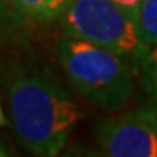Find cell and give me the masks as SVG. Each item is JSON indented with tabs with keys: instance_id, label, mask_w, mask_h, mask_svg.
<instances>
[{
	"instance_id": "obj_1",
	"label": "cell",
	"mask_w": 157,
	"mask_h": 157,
	"mask_svg": "<svg viewBox=\"0 0 157 157\" xmlns=\"http://www.w3.org/2000/svg\"><path fill=\"white\" fill-rule=\"evenodd\" d=\"M0 78L21 147L32 155H58L82 112L52 70L33 58H11L0 67Z\"/></svg>"
},
{
	"instance_id": "obj_2",
	"label": "cell",
	"mask_w": 157,
	"mask_h": 157,
	"mask_svg": "<svg viewBox=\"0 0 157 157\" xmlns=\"http://www.w3.org/2000/svg\"><path fill=\"white\" fill-rule=\"evenodd\" d=\"M56 56L68 84L98 110L119 112L133 100L138 77L117 54L63 35L58 40Z\"/></svg>"
},
{
	"instance_id": "obj_3",
	"label": "cell",
	"mask_w": 157,
	"mask_h": 157,
	"mask_svg": "<svg viewBox=\"0 0 157 157\" xmlns=\"http://www.w3.org/2000/svg\"><path fill=\"white\" fill-rule=\"evenodd\" d=\"M58 19L63 35L117 54L138 77L148 45L141 39L135 14L113 0H70Z\"/></svg>"
},
{
	"instance_id": "obj_4",
	"label": "cell",
	"mask_w": 157,
	"mask_h": 157,
	"mask_svg": "<svg viewBox=\"0 0 157 157\" xmlns=\"http://www.w3.org/2000/svg\"><path fill=\"white\" fill-rule=\"evenodd\" d=\"M94 138L103 155L157 157V103L147 100L96 122Z\"/></svg>"
},
{
	"instance_id": "obj_5",
	"label": "cell",
	"mask_w": 157,
	"mask_h": 157,
	"mask_svg": "<svg viewBox=\"0 0 157 157\" xmlns=\"http://www.w3.org/2000/svg\"><path fill=\"white\" fill-rule=\"evenodd\" d=\"M70 0H0V12L14 23H47L58 19Z\"/></svg>"
},
{
	"instance_id": "obj_6",
	"label": "cell",
	"mask_w": 157,
	"mask_h": 157,
	"mask_svg": "<svg viewBox=\"0 0 157 157\" xmlns=\"http://www.w3.org/2000/svg\"><path fill=\"white\" fill-rule=\"evenodd\" d=\"M138 80L148 100L157 103V42L148 45L138 70Z\"/></svg>"
},
{
	"instance_id": "obj_7",
	"label": "cell",
	"mask_w": 157,
	"mask_h": 157,
	"mask_svg": "<svg viewBox=\"0 0 157 157\" xmlns=\"http://www.w3.org/2000/svg\"><path fill=\"white\" fill-rule=\"evenodd\" d=\"M136 21L143 42L147 45H154L157 42V0H141Z\"/></svg>"
},
{
	"instance_id": "obj_8",
	"label": "cell",
	"mask_w": 157,
	"mask_h": 157,
	"mask_svg": "<svg viewBox=\"0 0 157 157\" xmlns=\"http://www.w3.org/2000/svg\"><path fill=\"white\" fill-rule=\"evenodd\" d=\"M113 2H117L119 6H122L126 11H129L131 14H135L138 12V7H140V2L141 0H113Z\"/></svg>"
},
{
	"instance_id": "obj_9",
	"label": "cell",
	"mask_w": 157,
	"mask_h": 157,
	"mask_svg": "<svg viewBox=\"0 0 157 157\" xmlns=\"http://www.w3.org/2000/svg\"><path fill=\"white\" fill-rule=\"evenodd\" d=\"M6 155H9V152H7V148H6V145L0 141V157H6Z\"/></svg>"
},
{
	"instance_id": "obj_10",
	"label": "cell",
	"mask_w": 157,
	"mask_h": 157,
	"mask_svg": "<svg viewBox=\"0 0 157 157\" xmlns=\"http://www.w3.org/2000/svg\"><path fill=\"white\" fill-rule=\"evenodd\" d=\"M6 124V115H4V110H2V105H0V126Z\"/></svg>"
}]
</instances>
